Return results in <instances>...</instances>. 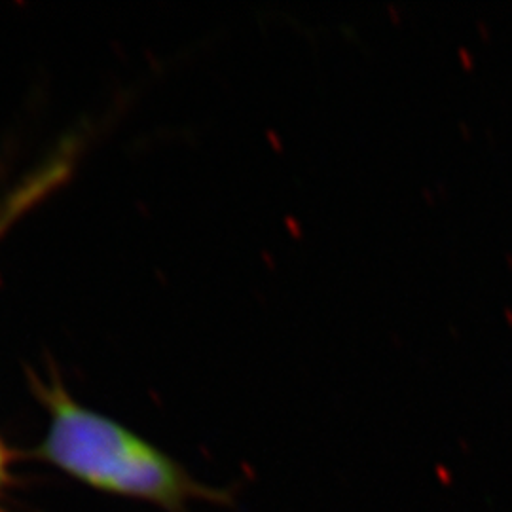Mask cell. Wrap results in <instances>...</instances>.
<instances>
[{
	"instance_id": "1",
	"label": "cell",
	"mask_w": 512,
	"mask_h": 512,
	"mask_svg": "<svg viewBox=\"0 0 512 512\" xmlns=\"http://www.w3.org/2000/svg\"><path fill=\"white\" fill-rule=\"evenodd\" d=\"M44 454L95 490L164 512H192L202 503L220 509L238 505L236 488L203 482L150 440L63 393L54 397V421Z\"/></svg>"
},
{
	"instance_id": "2",
	"label": "cell",
	"mask_w": 512,
	"mask_h": 512,
	"mask_svg": "<svg viewBox=\"0 0 512 512\" xmlns=\"http://www.w3.org/2000/svg\"><path fill=\"white\" fill-rule=\"evenodd\" d=\"M4 475H6V454H4V450L0 446V482L4 480Z\"/></svg>"
}]
</instances>
